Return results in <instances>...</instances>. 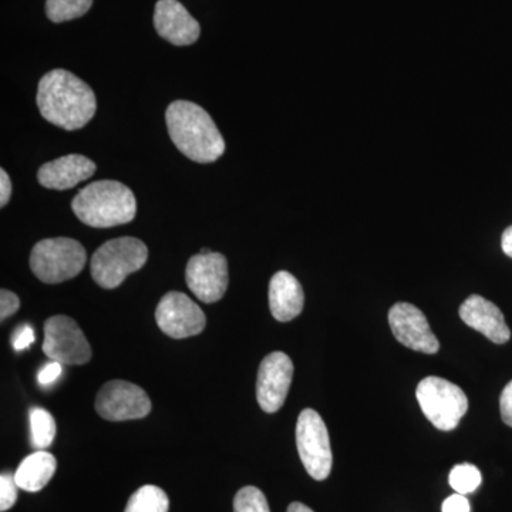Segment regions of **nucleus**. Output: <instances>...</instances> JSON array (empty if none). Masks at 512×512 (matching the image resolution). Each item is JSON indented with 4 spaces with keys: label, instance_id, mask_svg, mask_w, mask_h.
I'll return each instance as SVG.
<instances>
[{
    "label": "nucleus",
    "instance_id": "nucleus-15",
    "mask_svg": "<svg viewBox=\"0 0 512 512\" xmlns=\"http://www.w3.org/2000/svg\"><path fill=\"white\" fill-rule=\"evenodd\" d=\"M460 318L497 345H504L511 338V330L505 323L503 312L483 296L471 295L467 298L460 306Z\"/></svg>",
    "mask_w": 512,
    "mask_h": 512
},
{
    "label": "nucleus",
    "instance_id": "nucleus-22",
    "mask_svg": "<svg viewBox=\"0 0 512 512\" xmlns=\"http://www.w3.org/2000/svg\"><path fill=\"white\" fill-rule=\"evenodd\" d=\"M451 487L456 490L458 494H470L480 487L483 477H481L480 470L473 464H458L451 470L450 477H448Z\"/></svg>",
    "mask_w": 512,
    "mask_h": 512
},
{
    "label": "nucleus",
    "instance_id": "nucleus-27",
    "mask_svg": "<svg viewBox=\"0 0 512 512\" xmlns=\"http://www.w3.org/2000/svg\"><path fill=\"white\" fill-rule=\"evenodd\" d=\"M62 373V363L52 360V362L47 363V365L40 370L39 377H37V379H39V383L42 384V386H50V384L55 383L56 380L62 376Z\"/></svg>",
    "mask_w": 512,
    "mask_h": 512
},
{
    "label": "nucleus",
    "instance_id": "nucleus-30",
    "mask_svg": "<svg viewBox=\"0 0 512 512\" xmlns=\"http://www.w3.org/2000/svg\"><path fill=\"white\" fill-rule=\"evenodd\" d=\"M12 195V183L5 170H0V207H5Z\"/></svg>",
    "mask_w": 512,
    "mask_h": 512
},
{
    "label": "nucleus",
    "instance_id": "nucleus-20",
    "mask_svg": "<svg viewBox=\"0 0 512 512\" xmlns=\"http://www.w3.org/2000/svg\"><path fill=\"white\" fill-rule=\"evenodd\" d=\"M56 436V421L45 409H33L30 412V441L36 450H45Z\"/></svg>",
    "mask_w": 512,
    "mask_h": 512
},
{
    "label": "nucleus",
    "instance_id": "nucleus-10",
    "mask_svg": "<svg viewBox=\"0 0 512 512\" xmlns=\"http://www.w3.org/2000/svg\"><path fill=\"white\" fill-rule=\"evenodd\" d=\"M158 328L173 339L200 335L207 325V318L200 306L183 292L165 293L156 311Z\"/></svg>",
    "mask_w": 512,
    "mask_h": 512
},
{
    "label": "nucleus",
    "instance_id": "nucleus-31",
    "mask_svg": "<svg viewBox=\"0 0 512 512\" xmlns=\"http://www.w3.org/2000/svg\"><path fill=\"white\" fill-rule=\"evenodd\" d=\"M501 247H503L504 254L512 258V225L505 229L503 239H501Z\"/></svg>",
    "mask_w": 512,
    "mask_h": 512
},
{
    "label": "nucleus",
    "instance_id": "nucleus-32",
    "mask_svg": "<svg viewBox=\"0 0 512 512\" xmlns=\"http://www.w3.org/2000/svg\"><path fill=\"white\" fill-rule=\"evenodd\" d=\"M288 512H313L311 508L306 507L305 504L302 503H292L288 507Z\"/></svg>",
    "mask_w": 512,
    "mask_h": 512
},
{
    "label": "nucleus",
    "instance_id": "nucleus-17",
    "mask_svg": "<svg viewBox=\"0 0 512 512\" xmlns=\"http://www.w3.org/2000/svg\"><path fill=\"white\" fill-rule=\"evenodd\" d=\"M305 293L298 279L286 271L276 272L269 284V308L279 322H289L301 315Z\"/></svg>",
    "mask_w": 512,
    "mask_h": 512
},
{
    "label": "nucleus",
    "instance_id": "nucleus-12",
    "mask_svg": "<svg viewBox=\"0 0 512 512\" xmlns=\"http://www.w3.org/2000/svg\"><path fill=\"white\" fill-rule=\"evenodd\" d=\"M293 377L291 357L284 352L269 353L259 366L256 399L265 413H276L284 406Z\"/></svg>",
    "mask_w": 512,
    "mask_h": 512
},
{
    "label": "nucleus",
    "instance_id": "nucleus-28",
    "mask_svg": "<svg viewBox=\"0 0 512 512\" xmlns=\"http://www.w3.org/2000/svg\"><path fill=\"white\" fill-rule=\"evenodd\" d=\"M501 417L507 426L512 427V380L504 387L500 397Z\"/></svg>",
    "mask_w": 512,
    "mask_h": 512
},
{
    "label": "nucleus",
    "instance_id": "nucleus-25",
    "mask_svg": "<svg viewBox=\"0 0 512 512\" xmlns=\"http://www.w3.org/2000/svg\"><path fill=\"white\" fill-rule=\"evenodd\" d=\"M20 301L18 295L2 289L0 291V319L5 320L19 311Z\"/></svg>",
    "mask_w": 512,
    "mask_h": 512
},
{
    "label": "nucleus",
    "instance_id": "nucleus-5",
    "mask_svg": "<svg viewBox=\"0 0 512 512\" xmlns=\"http://www.w3.org/2000/svg\"><path fill=\"white\" fill-rule=\"evenodd\" d=\"M86 249L72 238H47L37 242L30 254V268L37 279L55 285L83 271Z\"/></svg>",
    "mask_w": 512,
    "mask_h": 512
},
{
    "label": "nucleus",
    "instance_id": "nucleus-21",
    "mask_svg": "<svg viewBox=\"0 0 512 512\" xmlns=\"http://www.w3.org/2000/svg\"><path fill=\"white\" fill-rule=\"evenodd\" d=\"M92 5L93 0H47V18L55 23L82 18Z\"/></svg>",
    "mask_w": 512,
    "mask_h": 512
},
{
    "label": "nucleus",
    "instance_id": "nucleus-3",
    "mask_svg": "<svg viewBox=\"0 0 512 512\" xmlns=\"http://www.w3.org/2000/svg\"><path fill=\"white\" fill-rule=\"evenodd\" d=\"M72 210L89 227L111 228L136 218L137 201L127 185L101 180L87 185L74 197Z\"/></svg>",
    "mask_w": 512,
    "mask_h": 512
},
{
    "label": "nucleus",
    "instance_id": "nucleus-18",
    "mask_svg": "<svg viewBox=\"0 0 512 512\" xmlns=\"http://www.w3.org/2000/svg\"><path fill=\"white\" fill-rule=\"evenodd\" d=\"M57 461L53 454L37 450L20 463L15 473V480L20 490L37 493L43 490L55 476Z\"/></svg>",
    "mask_w": 512,
    "mask_h": 512
},
{
    "label": "nucleus",
    "instance_id": "nucleus-2",
    "mask_svg": "<svg viewBox=\"0 0 512 512\" xmlns=\"http://www.w3.org/2000/svg\"><path fill=\"white\" fill-rule=\"evenodd\" d=\"M168 134L175 147L195 163H214L225 153V141L217 124L198 104L177 100L165 113Z\"/></svg>",
    "mask_w": 512,
    "mask_h": 512
},
{
    "label": "nucleus",
    "instance_id": "nucleus-19",
    "mask_svg": "<svg viewBox=\"0 0 512 512\" xmlns=\"http://www.w3.org/2000/svg\"><path fill=\"white\" fill-rule=\"evenodd\" d=\"M170 501L167 494L156 485H144L128 500L124 512H168Z\"/></svg>",
    "mask_w": 512,
    "mask_h": 512
},
{
    "label": "nucleus",
    "instance_id": "nucleus-11",
    "mask_svg": "<svg viewBox=\"0 0 512 512\" xmlns=\"http://www.w3.org/2000/svg\"><path fill=\"white\" fill-rule=\"evenodd\" d=\"M190 291L204 303L220 301L229 284L228 261L218 252L192 256L185 271Z\"/></svg>",
    "mask_w": 512,
    "mask_h": 512
},
{
    "label": "nucleus",
    "instance_id": "nucleus-6",
    "mask_svg": "<svg viewBox=\"0 0 512 512\" xmlns=\"http://www.w3.org/2000/svg\"><path fill=\"white\" fill-rule=\"evenodd\" d=\"M416 396L424 416L441 431L456 429L468 410L466 393L441 377L429 376L421 380Z\"/></svg>",
    "mask_w": 512,
    "mask_h": 512
},
{
    "label": "nucleus",
    "instance_id": "nucleus-29",
    "mask_svg": "<svg viewBox=\"0 0 512 512\" xmlns=\"http://www.w3.org/2000/svg\"><path fill=\"white\" fill-rule=\"evenodd\" d=\"M470 503L463 494H454L443 503V512H470Z\"/></svg>",
    "mask_w": 512,
    "mask_h": 512
},
{
    "label": "nucleus",
    "instance_id": "nucleus-14",
    "mask_svg": "<svg viewBox=\"0 0 512 512\" xmlns=\"http://www.w3.org/2000/svg\"><path fill=\"white\" fill-rule=\"evenodd\" d=\"M154 26L158 35L175 46H190L201 35L200 23L178 0H158Z\"/></svg>",
    "mask_w": 512,
    "mask_h": 512
},
{
    "label": "nucleus",
    "instance_id": "nucleus-13",
    "mask_svg": "<svg viewBox=\"0 0 512 512\" xmlns=\"http://www.w3.org/2000/svg\"><path fill=\"white\" fill-rule=\"evenodd\" d=\"M390 329L394 338L406 348L434 355L439 352L440 342L436 338L426 315L412 303L400 302L389 311Z\"/></svg>",
    "mask_w": 512,
    "mask_h": 512
},
{
    "label": "nucleus",
    "instance_id": "nucleus-23",
    "mask_svg": "<svg viewBox=\"0 0 512 512\" xmlns=\"http://www.w3.org/2000/svg\"><path fill=\"white\" fill-rule=\"evenodd\" d=\"M234 512H271L265 494L256 487H244L234 500Z\"/></svg>",
    "mask_w": 512,
    "mask_h": 512
},
{
    "label": "nucleus",
    "instance_id": "nucleus-26",
    "mask_svg": "<svg viewBox=\"0 0 512 512\" xmlns=\"http://www.w3.org/2000/svg\"><path fill=\"white\" fill-rule=\"evenodd\" d=\"M35 342V332H33L32 326L22 325L16 329L15 336H13V348L15 350H25L28 349L30 345H33Z\"/></svg>",
    "mask_w": 512,
    "mask_h": 512
},
{
    "label": "nucleus",
    "instance_id": "nucleus-7",
    "mask_svg": "<svg viewBox=\"0 0 512 512\" xmlns=\"http://www.w3.org/2000/svg\"><path fill=\"white\" fill-rule=\"evenodd\" d=\"M296 446L309 476L316 481L326 480L333 466L332 447L325 421L315 410L305 409L299 414Z\"/></svg>",
    "mask_w": 512,
    "mask_h": 512
},
{
    "label": "nucleus",
    "instance_id": "nucleus-1",
    "mask_svg": "<svg viewBox=\"0 0 512 512\" xmlns=\"http://www.w3.org/2000/svg\"><path fill=\"white\" fill-rule=\"evenodd\" d=\"M36 101L43 119L67 131L86 126L97 110L92 87L63 69L52 70L40 79Z\"/></svg>",
    "mask_w": 512,
    "mask_h": 512
},
{
    "label": "nucleus",
    "instance_id": "nucleus-4",
    "mask_svg": "<svg viewBox=\"0 0 512 512\" xmlns=\"http://www.w3.org/2000/svg\"><path fill=\"white\" fill-rule=\"evenodd\" d=\"M147 258V245L140 239H111L94 252L90 264L94 282L104 289L117 288L128 275L140 271L146 265Z\"/></svg>",
    "mask_w": 512,
    "mask_h": 512
},
{
    "label": "nucleus",
    "instance_id": "nucleus-16",
    "mask_svg": "<svg viewBox=\"0 0 512 512\" xmlns=\"http://www.w3.org/2000/svg\"><path fill=\"white\" fill-rule=\"evenodd\" d=\"M96 170V164L90 158L69 154L43 164L37 173V180L42 187L49 190L64 191L89 180Z\"/></svg>",
    "mask_w": 512,
    "mask_h": 512
},
{
    "label": "nucleus",
    "instance_id": "nucleus-9",
    "mask_svg": "<svg viewBox=\"0 0 512 512\" xmlns=\"http://www.w3.org/2000/svg\"><path fill=\"white\" fill-rule=\"evenodd\" d=\"M96 410L109 421L143 419L151 412V400L137 384L111 380L97 394Z\"/></svg>",
    "mask_w": 512,
    "mask_h": 512
},
{
    "label": "nucleus",
    "instance_id": "nucleus-24",
    "mask_svg": "<svg viewBox=\"0 0 512 512\" xmlns=\"http://www.w3.org/2000/svg\"><path fill=\"white\" fill-rule=\"evenodd\" d=\"M18 488L15 474L2 473L0 476V511H8L15 505L18 500Z\"/></svg>",
    "mask_w": 512,
    "mask_h": 512
},
{
    "label": "nucleus",
    "instance_id": "nucleus-8",
    "mask_svg": "<svg viewBox=\"0 0 512 512\" xmlns=\"http://www.w3.org/2000/svg\"><path fill=\"white\" fill-rule=\"evenodd\" d=\"M43 352L62 365L82 366L92 359V348L76 320L69 316H52L45 322Z\"/></svg>",
    "mask_w": 512,
    "mask_h": 512
}]
</instances>
